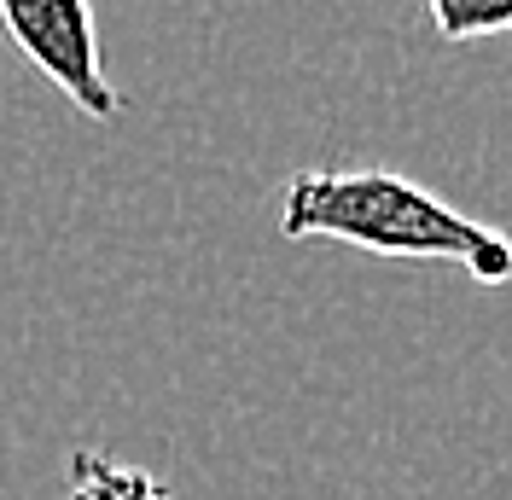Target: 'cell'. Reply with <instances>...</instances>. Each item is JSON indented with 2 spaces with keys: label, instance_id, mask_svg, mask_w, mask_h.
Here are the masks:
<instances>
[{
  "label": "cell",
  "instance_id": "1",
  "mask_svg": "<svg viewBox=\"0 0 512 500\" xmlns=\"http://www.w3.org/2000/svg\"><path fill=\"white\" fill-rule=\"evenodd\" d=\"M280 239H338L402 262H454L478 285H512V239L501 227L390 169H297L280 187Z\"/></svg>",
  "mask_w": 512,
  "mask_h": 500
},
{
  "label": "cell",
  "instance_id": "2",
  "mask_svg": "<svg viewBox=\"0 0 512 500\" xmlns=\"http://www.w3.org/2000/svg\"><path fill=\"white\" fill-rule=\"evenodd\" d=\"M0 24L12 47L59 88L82 117L111 123L123 111V94L111 88L99 59V30L88 0H0Z\"/></svg>",
  "mask_w": 512,
  "mask_h": 500
},
{
  "label": "cell",
  "instance_id": "3",
  "mask_svg": "<svg viewBox=\"0 0 512 500\" xmlns=\"http://www.w3.org/2000/svg\"><path fill=\"white\" fill-rule=\"evenodd\" d=\"M64 500H175L146 466L111 460L99 448H76L64 466Z\"/></svg>",
  "mask_w": 512,
  "mask_h": 500
},
{
  "label": "cell",
  "instance_id": "4",
  "mask_svg": "<svg viewBox=\"0 0 512 500\" xmlns=\"http://www.w3.org/2000/svg\"><path fill=\"white\" fill-rule=\"evenodd\" d=\"M431 24L443 41H483V35H507L512 30V0H425Z\"/></svg>",
  "mask_w": 512,
  "mask_h": 500
}]
</instances>
